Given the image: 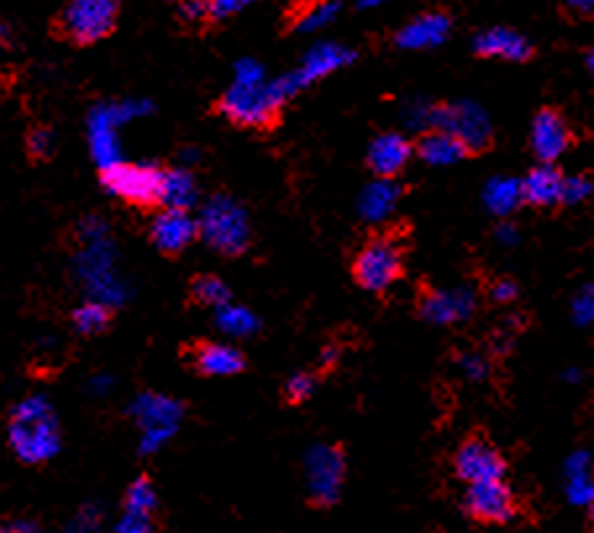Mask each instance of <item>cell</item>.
<instances>
[{
    "label": "cell",
    "instance_id": "cell-23",
    "mask_svg": "<svg viewBox=\"0 0 594 533\" xmlns=\"http://www.w3.org/2000/svg\"><path fill=\"white\" fill-rule=\"evenodd\" d=\"M563 181H566V177L555 169V164H539L537 169H532L520 179L524 203L537 208L557 206V203H563Z\"/></svg>",
    "mask_w": 594,
    "mask_h": 533
},
{
    "label": "cell",
    "instance_id": "cell-42",
    "mask_svg": "<svg viewBox=\"0 0 594 533\" xmlns=\"http://www.w3.org/2000/svg\"><path fill=\"white\" fill-rule=\"evenodd\" d=\"M100 529V513L95 507H85L75 515L69 525V533H98Z\"/></svg>",
    "mask_w": 594,
    "mask_h": 533
},
{
    "label": "cell",
    "instance_id": "cell-33",
    "mask_svg": "<svg viewBox=\"0 0 594 533\" xmlns=\"http://www.w3.org/2000/svg\"><path fill=\"white\" fill-rule=\"evenodd\" d=\"M27 150H29V156L40 158V160H46V158L53 156V150H56L53 129L35 127L32 131H29V137H27Z\"/></svg>",
    "mask_w": 594,
    "mask_h": 533
},
{
    "label": "cell",
    "instance_id": "cell-35",
    "mask_svg": "<svg viewBox=\"0 0 594 533\" xmlns=\"http://www.w3.org/2000/svg\"><path fill=\"white\" fill-rule=\"evenodd\" d=\"M431 116H435V106L427 103V100H410V103L402 108V121H406L408 129H431Z\"/></svg>",
    "mask_w": 594,
    "mask_h": 533
},
{
    "label": "cell",
    "instance_id": "cell-4",
    "mask_svg": "<svg viewBox=\"0 0 594 533\" xmlns=\"http://www.w3.org/2000/svg\"><path fill=\"white\" fill-rule=\"evenodd\" d=\"M197 226L203 243L222 255H242L251 245V218L230 195L208 197L197 214Z\"/></svg>",
    "mask_w": 594,
    "mask_h": 533
},
{
    "label": "cell",
    "instance_id": "cell-21",
    "mask_svg": "<svg viewBox=\"0 0 594 533\" xmlns=\"http://www.w3.org/2000/svg\"><path fill=\"white\" fill-rule=\"evenodd\" d=\"M563 478H566V500L574 507L594 505V457L590 450H576L568 455L563 465Z\"/></svg>",
    "mask_w": 594,
    "mask_h": 533
},
{
    "label": "cell",
    "instance_id": "cell-1",
    "mask_svg": "<svg viewBox=\"0 0 594 533\" xmlns=\"http://www.w3.org/2000/svg\"><path fill=\"white\" fill-rule=\"evenodd\" d=\"M79 250L75 276L87 299H100L108 308H119L129 299V284L119 266V253L111 239V226L100 216H85L77 226Z\"/></svg>",
    "mask_w": 594,
    "mask_h": 533
},
{
    "label": "cell",
    "instance_id": "cell-20",
    "mask_svg": "<svg viewBox=\"0 0 594 533\" xmlns=\"http://www.w3.org/2000/svg\"><path fill=\"white\" fill-rule=\"evenodd\" d=\"M474 50L484 58L503 61H526L532 56V42L510 27H489L474 38Z\"/></svg>",
    "mask_w": 594,
    "mask_h": 533
},
{
    "label": "cell",
    "instance_id": "cell-5",
    "mask_svg": "<svg viewBox=\"0 0 594 533\" xmlns=\"http://www.w3.org/2000/svg\"><path fill=\"white\" fill-rule=\"evenodd\" d=\"M284 103H288V95L282 92L276 79L261 85L232 82L218 100V111L226 121L237 124V127L266 129L269 124H274Z\"/></svg>",
    "mask_w": 594,
    "mask_h": 533
},
{
    "label": "cell",
    "instance_id": "cell-10",
    "mask_svg": "<svg viewBox=\"0 0 594 533\" xmlns=\"http://www.w3.org/2000/svg\"><path fill=\"white\" fill-rule=\"evenodd\" d=\"M103 185L114 197L132 203V206H158L160 187H164V169L153 164H121L100 171Z\"/></svg>",
    "mask_w": 594,
    "mask_h": 533
},
{
    "label": "cell",
    "instance_id": "cell-29",
    "mask_svg": "<svg viewBox=\"0 0 594 533\" xmlns=\"http://www.w3.org/2000/svg\"><path fill=\"white\" fill-rule=\"evenodd\" d=\"M111 310L106 303H100V299H85L82 305H77L75 313H71V324L79 334H87V337H92V334H100L103 328L108 326V320H111Z\"/></svg>",
    "mask_w": 594,
    "mask_h": 533
},
{
    "label": "cell",
    "instance_id": "cell-15",
    "mask_svg": "<svg viewBox=\"0 0 594 533\" xmlns=\"http://www.w3.org/2000/svg\"><path fill=\"white\" fill-rule=\"evenodd\" d=\"M456 476L464 484H487V481L505 478V460L495 447H489L481 440H468L456 452Z\"/></svg>",
    "mask_w": 594,
    "mask_h": 533
},
{
    "label": "cell",
    "instance_id": "cell-7",
    "mask_svg": "<svg viewBox=\"0 0 594 533\" xmlns=\"http://www.w3.org/2000/svg\"><path fill=\"white\" fill-rule=\"evenodd\" d=\"M353 276L366 292H387L402 276V245L395 237H373L356 255Z\"/></svg>",
    "mask_w": 594,
    "mask_h": 533
},
{
    "label": "cell",
    "instance_id": "cell-49",
    "mask_svg": "<svg viewBox=\"0 0 594 533\" xmlns=\"http://www.w3.org/2000/svg\"><path fill=\"white\" fill-rule=\"evenodd\" d=\"M11 40H13L11 27L6 24V21H0V46H11Z\"/></svg>",
    "mask_w": 594,
    "mask_h": 533
},
{
    "label": "cell",
    "instance_id": "cell-14",
    "mask_svg": "<svg viewBox=\"0 0 594 533\" xmlns=\"http://www.w3.org/2000/svg\"><path fill=\"white\" fill-rule=\"evenodd\" d=\"M195 237H201L197 216L185 208H164L150 221V243L166 255L187 250L195 243Z\"/></svg>",
    "mask_w": 594,
    "mask_h": 533
},
{
    "label": "cell",
    "instance_id": "cell-50",
    "mask_svg": "<svg viewBox=\"0 0 594 533\" xmlns=\"http://www.w3.org/2000/svg\"><path fill=\"white\" fill-rule=\"evenodd\" d=\"M337 357H340V349H337L334 345H329L324 353H321V363H327V365H332Z\"/></svg>",
    "mask_w": 594,
    "mask_h": 533
},
{
    "label": "cell",
    "instance_id": "cell-17",
    "mask_svg": "<svg viewBox=\"0 0 594 533\" xmlns=\"http://www.w3.org/2000/svg\"><path fill=\"white\" fill-rule=\"evenodd\" d=\"M571 145L568 124L555 111H539L532 121V150L539 164H557Z\"/></svg>",
    "mask_w": 594,
    "mask_h": 533
},
{
    "label": "cell",
    "instance_id": "cell-48",
    "mask_svg": "<svg viewBox=\"0 0 594 533\" xmlns=\"http://www.w3.org/2000/svg\"><path fill=\"white\" fill-rule=\"evenodd\" d=\"M0 533H40V531H38V525H35V523L13 521V523L0 525Z\"/></svg>",
    "mask_w": 594,
    "mask_h": 533
},
{
    "label": "cell",
    "instance_id": "cell-31",
    "mask_svg": "<svg viewBox=\"0 0 594 533\" xmlns=\"http://www.w3.org/2000/svg\"><path fill=\"white\" fill-rule=\"evenodd\" d=\"M156 507H158V494L156 486L150 484V478L139 476L137 481H132L127 496H124V510H129V513L153 515L156 513Z\"/></svg>",
    "mask_w": 594,
    "mask_h": 533
},
{
    "label": "cell",
    "instance_id": "cell-18",
    "mask_svg": "<svg viewBox=\"0 0 594 533\" xmlns=\"http://www.w3.org/2000/svg\"><path fill=\"white\" fill-rule=\"evenodd\" d=\"M450 29H452V19L447 17V13L429 11L416 17L413 21H408V24L398 32L395 42L406 50H429L442 46V42L450 38Z\"/></svg>",
    "mask_w": 594,
    "mask_h": 533
},
{
    "label": "cell",
    "instance_id": "cell-37",
    "mask_svg": "<svg viewBox=\"0 0 594 533\" xmlns=\"http://www.w3.org/2000/svg\"><path fill=\"white\" fill-rule=\"evenodd\" d=\"M592 193L594 185L584 174H574V177H566V181H563V203H568V206H578L586 197H592Z\"/></svg>",
    "mask_w": 594,
    "mask_h": 533
},
{
    "label": "cell",
    "instance_id": "cell-45",
    "mask_svg": "<svg viewBox=\"0 0 594 533\" xmlns=\"http://www.w3.org/2000/svg\"><path fill=\"white\" fill-rule=\"evenodd\" d=\"M495 239H497V243H500V245H505V247L518 245V229H516V226H513L510 221H503L500 226H497Z\"/></svg>",
    "mask_w": 594,
    "mask_h": 533
},
{
    "label": "cell",
    "instance_id": "cell-9",
    "mask_svg": "<svg viewBox=\"0 0 594 533\" xmlns=\"http://www.w3.org/2000/svg\"><path fill=\"white\" fill-rule=\"evenodd\" d=\"M356 50L348 48V46H340V42H317L313 48H308V53L300 58L298 69L288 71V75L279 77V82H282L284 92L290 95V100L295 98L300 90H305V87L321 82V79L332 77L334 71L344 69V66H350L356 61Z\"/></svg>",
    "mask_w": 594,
    "mask_h": 533
},
{
    "label": "cell",
    "instance_id": "cell-53",
    "mask_svg": "<svg viewBox=\"0 0 594 533\" xmlns=\"http://www.w3.org/2000/svg\"><path fill=\"white\" fill-rule=\"evenodd\" d=\"M586 69H590V75L594 77V50L590 56H586Z\"/></svg>",
    "mask_w": 594,
    "mask_h": 533
},
{
    "label": "cell",
    "instance_id": "cell-2",
    "mask_svg": "<svg viewBox=\"0 0 594 533\" xmlns=\"http://www.w3.org/2000/svg\"><path fill=\"white\" fill-rule=\"evenodd\" d=\"M9 447L25 465H42L61 452V423L46 394H32L13 405Z\"/></svg>",
    "mask_w": 594,
    "mask_h": 533
},
{
    "label": "cell",
    "instance_id": "cell-47",
    "mask_svg": "<svg viewBox=\"0 0 594 533\" xmlns=\"http://www.w3.org/2000/svg\"><path fill=\"white\" fill-rule=\"evenodd\" d=\"M571 11L578 13V17L594 19V0H563Z\"/></svg>",
    "mask_w": 594,
    "mask_h": 533
},
{
    "label": "cell",
    "instance_id": "cell-16",
    "mask_svg": "<svg viewBox=\"0 0 594 533\" xmlns=\"http://www.w3.org/2000/svg\"><path fill=\"white\" fill-rule=\"evenodd\" d=\"M476 295L468 287L435 289L421 299V316L435 326H456L474 316Z\"/></svg>",
    "mask_w": 594,
    "mask_h": 533
},
{
    "label": "cell",
    "instance_id": "cell-43",
    "mask_svg": "<svg viewBox=\"0 0 594 533\" xmlns=\"http://www.w3.org/2000/svg\"><path fill=\"white\" fill-rule=\"evenodd\" d=\"M179 11H182V19L189 21V24H197V21H203V19L211 17V13H208V0H185Z\"/></svg>",
    "mask_w": 594,
    "mask_h": 533
},
{
    "label": "cell",
    "instance_id": "cell-51",
    "mask_svg": "<svg viewBox=\"0 0 594 533\" xmlns=\"http://www.w3.org/2000/svg\"><path fill=\"white\" fill-rule=\"evenodd\" d=\"M563 376H566V382H578V376L582 374H578V368H568Z\"/></svg>",
    "mask_w": 594,
    "mask_h": 533
},
{
    "label": "cell",
    "instance_id": "cell-32",
    "mask_svg": "<svg viewBox=\"0 0 594 533\" xmlns=\"http://www.w3.org/2000/svg\"><path fill=\"white\" fill-rule=\"evenodd\" d=\"M193 297L201 305H208V308H222L232 299V292L226 287L224 279L218 276H201V279L193 282Z\"/></svg>",
    "mask_w": 594,
    "mask_h": 533
},
{
    "label": "cell",
    "instance_id": "cell-36",
    "mask_svg": "<svg viewBox=\"0 0 594 533\" xmlns=\"http://www.w3.org/2000/svg\"><path fill=\"white\" fill-rule=\"evenodd\" d=\"M571 313H574V320L578 326L594 324V284H586V287L578 289L574 305H571Z\"/></svg>",
    "mask_w": 594,
    "mask_h": 533
},
{
    "label": "cell",
    "instance_id": "cell-28",
    "mask_svg": "<svg viewBox=\"0 0 594 533\" xmlns=\"http://www.w3.org/2000/svg\"><path fill=\"white\" fill-rule=\"evenodd\" d=\"M216 326L218 332H224L226 337H237V339H247L259 332V318L251 308L237 303H226L222 308H216Z\"/></svg>",
    "mask_w": 594,
    "mask_h": 533
},
{
    "label": "cell",
    "instance_id": "cell-3",
    "mask_svg": "<svg viewBox=\"0 0 594 533\" xmlns=\"http://www.w3.org/2000/svg\"><path fill=\"white\" fill-rule=\"evenodd\" d=\"M150 111L153 103L145 98H121L92 108L87 116V145H90V156L100 171L111 169L124 160L119 137L121 127L143 119Z\"/></svg>",
    "mask_w": 594,
    "mask_h": 533
},
{
    "label": "cell",
    "instance_id": "cell-52",
    "mask_svg": "<svg viewBox=\"0 0 594 533\" xmlns=\"http://www.w3.org/2000/svg\"><path fill=\"white\" fill-rule=\"evenodd\" d=\"M384 3H390V0H363L366 9H377V6H384Z\"/></svg>",
    "mask_w": 594,
    "mask_h": 533
},
{
    "label": "cell",
    "instance_id": "cell-24",
    "mask_svg": "<svg viewBox=\"0 0 594 533\" xmlns=\"http://www.w3.org/2000/svg\"><path fill=\"white\" fill-rule=\"evenodd\" d=\"M418 158L429 166H452L460 164L468 156V148L458 137L447 135L442 129H429L427 135L418 140Z\"/></svg>",
    "mask_w": 594,
    "mask_h": 533
},
{
    "label": "cell",
    "instance_id": "cell-55",
    "mask_svg": "<svg viewBox=\"0 0 594 533\" xmlns=\"http://www.w3.org/2000/svg\"><path fill=\"white\" fill-rule=\"evenodd\" d=\"M179 3H185V0H179Z\"/></svg>",
    "mask_w": 594,
    "mask_h": 533
},
{
    "label": "cell",
    "instance_id": "cell-12",
    "mask_svg": "<svg viewBox=\"0 0 594 533\" xmlns=\"http://www.w3.org/2000/svg\"><path fill=\"white\" fill-rule=\"evenodd\" d=\"M119 19L116 0H69L61 13V27L66 38L79 46H92L114 32Z\"/></svg>",
    "mask_w": 594,
    "mask_h": 533
},
{
    "label": "cell",
    "instance_id": "cell-11",
    "mask_svg": "<svg viewBox=\"0 0 594 533\" xmlns=\"http://www.w3.org/2000/svg\"><path fill=\"white\" fill-rule=\"evenodd\" d=\"M431 129H442L447 135L458 137L468 148V152L484 150L493 142V121H489V113L484 111L479 103H471V100H458V103L450 106H435Z\"/></svg>",
    "mask_w": 594,
    "mask_h": 533
},
{
    "label": "cell",
    "instance_id": "cell-41",
    "mask_svg": "<svg viewBox=\"0 0 594 533\" xmlns=\"http://www.w3.org/2000/svg\"><path fill=\"white\" fill-rule=\"evenodd\" d=\"M259 0H208V13L211 19H230L234 13L251 9Z\"/></svg>",
    "mask_w": 594,
    "mask_h": 533
},
{
    "label": "cell",
    "instance_id": "cell-22",
    "mask_svg": "<svg viewBox=\"0 0 594 533\" xmlns=\"http://www.w3.org/2000/svg\"><path fill=\"white\" fill-rule=\"evenodd\" d=\"M400 195L402 189L398 181L377 177V181H371L358 197V214H361L366 224H384L398 208Z\"/></svg>",
    "mask_w": 594,
    "mask_h": 533
},
{
    "label": "cell",
    "instance_id": "cell-6",
    "mask_svg": "<svg viewBox=\"0 0 594 533\" xmlns=\"http://www.w3.org/2000/svg\"><path fill=\"white\" fill-rule=\"evenodd\" d=\"M129 413L137 421L139 452H145V455L164 450L174 440L182 423V405L174 397L158 392L139 394Z\"/></svg>",
    "mask_w": 594,
    "mask_h": 533
},
{
    "label": "cell",
    "instance_id": "cell-46",
    "mask_svg": "<svg viewBox=\"0 0 594 533\" xmlns=\"http://www.w3.org/2000/svg\"><path fill=\"white\" fill-rule=\"evenodd\" d=\"M114 389V378L100 374V376H92L90 378V392L95 394V397H106V394H111Z\"/></svg>",
    "mask_w": 594,
    "mask_h": 533
},
{
    "label": "cell",
    "instance_id": "cell-40",
    "mask_svg": "<svg viewBox=\"0 0 594 533\" xmlns=\"http://www.w3.org/2000/svg\"><path fill=\"white\" fill-rule=\"evenodd\" d=\"M153 515H143V513H129L124 510L119 523H116V533H153Z\"/></svg>",
    "mask_w": 594,
    "mask_h": 533
},
{
    "label": "cell",
    "instance_id": "cell-39",
    "mask_svg": "<svg viewBox=\"0 0 594 533\" xmlns=\"http://www.w3.org/2000/svg\"><path fill=\"white\" fill-rule=\"evenodd\" d=\"M458 368H460V374H464L468 378V382H484V378L489 376L487 357L476 355V353L460 355L458 357Z\"/></svg>",
    "mask_w": 594,
    "mask_h": 533
},
{
    "label": "cell",
    "instance_id": "cell-38",
    "mask_svg": "<svg viewBox=\"0 0 594 533\" xmlns=\"http://www.w3.org/2000/svg\"><path fill=\"white\" fill-rule=\"evenodd\" d=\"M313 392H317V378L311 374H295L284 384V394H288L290 403H305Z\"/></svg>",
    "mask_w": 594,
    "mask_h": 533
},
{
    "label": "cell",
    "instance_id": "cell-25",
    "mask_svg": "<svg viewBox=\"0 0 594 533\" xmlns=\"http://www.w3.org/2000/svg\"><path fill=\"white\" fill-rule=\"evenodd\" d=\"M195 365L205 376H234L245 368V357L237 347L224 345V342H208V345L197 347Z\"/></svg>",
    "mask_w": 594,
    "mask_h": 533
},
{
    "label": "cell",
    "instance_id": "cell-26",
    "mask_svg": "<svg viewBox=\"0 0 594 533\" xmlns=\"http://www.w3.org/2000/svg\"><path fill=\"white\" fill-rule=\"evenodd\" d=\"M197 203V181L187 166H174L164 171V187H160V206L189 210Z\"/></svg>",
    "mask_w": 594,
    "mask_h": 533
},
{
    "label": "cell",
    "instance_id": "cell-13",
    "mask_svg": "<svg viewBox=\"0 0 594 533\" xmlns=\"http://www.w3.org/2000/svg\"><path fill=\"white\" fill-rule=\"evenodd\" d=\"M466 513L474 521L481 523H510L518 515L516 494L510 492V486L503 481H487V484H471L466 488L464 496Z\"/></svg>",
    "mask_w": 594,
    "mask_h": 533
},
{
    "label": "cell",
    "instance_id": "cell-44",
    "mask_svg": "<svg viewBox=\"0 0 594 533\" xmlns=\"http://www.w3.org/2000/svg\"><path fill=\"white\" fill-rule=\"evenodd\" d=\"M518 295V287H516V282H510V279H497L493 284V297L497 299V303H510L513 297Z\"/></svg>",
    "mask_w": 594,
    "mask_h": 533
},
{
    "label": "cell",
    "instance_id": "cell-30",
    "mask_svg": "<svg viewBox=\"0 0 594 533\" xmlns=\"http://www.w3.org/2000/svg\"><path fill=\"white\" fill-rule=\"evenodd\" d=\"M340 13H342L340 0H313V3L308 6L303 13H300L298 29H300V32H305V34L321 32V29H327L329 24H334Z\"/></svg>",
    "mask_w": 594,
    "mask_h": 533
},
{
    "label": "cell",
    "instance_id": "cell-34",
    "mask_svg": "<svg viewBox=\"0 0 594 533\" xmlns=\"http://www.w3.org/2000/svg\"><path fill=\"white\" fill-rule=\"evenodd\" d=\"M232 82L261 85V82H269V75H266V69L255 61V58H240L232 69Z\"/></svg>",
    "mask_w": 594,
    "mask_h": 533
},
{
    "label": "cell",
    "instance_id": "cell-27",
    "mask_svg": "<svg viewBox=\"0 0 594 533\" xmlns=\"http://www.w3.org/2000/svg\"><path fill=\"white\" fill-rule=\"evenodd\" d=\"M481 197L489 214L508 218L510 214H516L520 203H524V187H520V179L516 177H495L487 181Z\"/></svg>",
    "mask_w": 594,
    "mask_h": 533
},
{
    "label": "cell",
    "instance_id": "cell-19",
    "mask_svg": "<svg viewBox=\"0 0 594 533\" xmlns=\"http://www.w3.org/2000/svg\"><path fill=\"white\" fill-rule=\"evenodd\" d=\"M410 156H413V145L398 131H384L369 148V166L371 171L381 179H395L406 169Z\"/></svg>",
    "mask_w": 594,
    "mask_h": 533
},
{
    "label": "cell",
    "instance_id": "cell-8",
    "mask_svg": "<svg viewBox=\"0 0 594 533\" xmlns=\"http://www.w3.org/2000/svg\"><path fill=\"white\" fill-rule=\"evenodd\" d=\"M305 488L313 505L332 507L342 494L344 484V455L334 444H313L305 450Z\"/></svg>",
    "mask_w": 594,
    "mask_h": 533
},
{
    "label": "cell",
    "instance_id": "cell-54",
    "mask_svg": "<svg viewBox=\"0 0 594 533\" xmlns=\"http://www.w3.org/2000/svg\"><path fill=\"white\" fill-rule=\"evenodd\" d=\"M590 515H592V523H594V505L590 507Z\"/></svg>",
    "mask_w": 594,
    "mask_h": 533
}]
</instances>
